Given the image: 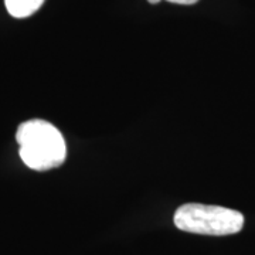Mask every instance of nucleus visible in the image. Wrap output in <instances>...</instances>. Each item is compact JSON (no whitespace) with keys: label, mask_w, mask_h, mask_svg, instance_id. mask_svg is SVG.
Here are the masks:
<instances>
[{"label":"nucleus","mask_w":255,"mask_h":255,"mask_svg":"<svg viewBox=\"0 0 255 255\" xmlns=\"http://www.w3.org/2000/svg\"><path fill=\"white\" fill-rule=\"evenodd\" d=\"M174 226L201 236H231L244 227V216L237 210L200 203H187L176 210Z\"/></svg>","instance_id":"obj_2"},{"label":"nucleus","mask_w":255,"mask_h":255,"mask_svg":"<svg viewBox=\"0 0 255 255\" xmlns=\"http://www.w3.org/2000/svg\"><path fill=\"white\" fill-rule=\"evenodd\" d=\"M149 3H152V4H156V3H159L160 0H147ZM167 1H170V3H176V4H186V6H189V4H194V3H197L199 0H167Z\"/></svg>","instance_id":"obj_4"},{"label":"nucleus","mask_w":255,"mask_h":255,"mask_svg":"<svg viewBox=\"0 0 255 255\" xmlns=\"http://www.w3.org/2000/svg\"><path fill=\"white\" fill-rule=\"evenodd\" d=\"M43 3L44 0H4L9 14L16 18H26L34 14Z\"/></svg>","instance_id":"obj_3"},{"label":"nucleus","mask_w":255,"mask_h":255,"mask_svg":"<svg viewBox=\"0 0 255 255\" xmlns=\"http://www.w3.org/2000/svg\"><path fill=\"white\" fill-rule=\"evenodd\" d=\"M18 153L23 163L38 172L58 167L67 157V145L61 132L43 119L26 121L16 132Z\"/></svg>","instance_id":"obj_1"}]
</instances>
